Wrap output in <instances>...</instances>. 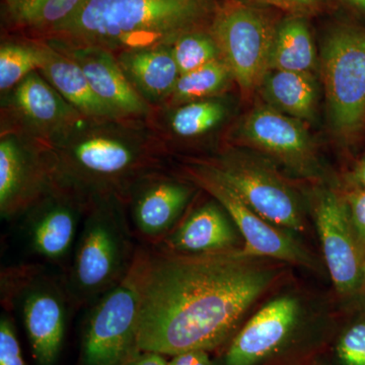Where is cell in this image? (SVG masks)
I'll return each mask as SVG.
<instances>
[{
	"instance_id": "cell-1",
	"label": "cell",
	"mask_w": 365,
	"mask_h": 365,
	"mask_svg": "<svg viewBox=\"0 0 365 365\" xmlns=\"http://www.w3.org/2000/svg\"><path fill=\"white\" fill-rule=\"evenodd\" d=\"M138 348L174 355L222 349L273 287L277 267L242 250L177 254L138 248Z\"/></svg>"
},
{
	"instance_id": "cell-2",
	"label": "cell",
	"mask_w": 365,
	"mask_h": 365,
	"mask_svg": "<svg viewBox=\"0 0 365 365\" xmlns=\"http://www.w3.org/2000/svg\"><path fill=\"white\" fill-rule=\"evenodd\" d=\"M47 148L55 185L88 206L112 197L127 205L134 185L169 157L148 120L124 118H83Z\"/></svg>"
},
{
	"instance_id": "cell-3",
	"label": "cell",
	"mask_w": 365,
	"mask_h": 365,
	"mask_svg": "<svg viewBox=\"0 0 365 365\" xmlns=\"http://www.w3.org/2000/svg\"><path fill=\"white\" fill-rule=\"evenodd\" d=\"M220 0H83L76 14L41 40L102 48L113 54L173 46L210 29Z\"/></svg>"
},
{
	"instance_id": "cell-4",
	"label": "cell",
	"mask_w": 365,
	"mask_h": 365,
	"mask_svg": "<svg viewBox=\"0 0 365 365\" xmlns=\"http://www.w3.org/2000/svg\"><path fill=\"white\" fill-rule=\"evenodd\" d=\"M137 251L126 204L114 197L91 202L63 279L71 304H95L119 284Z\"/></svg>"
},
{
	"instance_id": "cell-5",
	"label": "cell",
	"mask_w": 365,
	"mask_h": 365,
	"mask_svg": "<svg viewBox=\"0 0 365 365\" xmlns=\"http://www.w3.org/2000/svg\"><path fill=\"white\" fill-rule=\"evenodd\" d=\"M331 335L304 321L297 297L282 295L245 322L215 364L309 365L323 354Z\"/></svg>"
},
{
	"instance_id": "cell-6",
	"label": "cell",
	"mask_w": 365,
	"mask_h": 365,
	"mask_svg": "<svg viewBox=\"0 0 365 365\" xmlns=\"http://www.w3.org/2000/svg\"><path fill=\"white\" fill-rule=\"evenodd\" d=\"M333 131L349 139L365 126V32L337 26L327 34L319 58Z\"/></svg>"
},
{
	"instance_id": "cell-7",
	"label": "cell",
	"mask_w": 365,
	"mask_h": 365,
	"mask_svg": "<svg viewBox=\"0 0 365 365\" xmlns=\"http://www.w3.org/2000/svg\"><path fill=\"white\" fill-rule=\"evenodd\" d=\"M2 300L21 311L33 354L40 365L58 356L66 330L67 302L64 281L37 266L6 269L1 274Z\"/></svg>"
},
{
	"instance_id": "cell-8",
	"label": "cell",
	"mask_w": 365,
	"mask_h": 365,
	"mask_svg": "<svg viewBox=\"0 0 365 365\" xmlns=\"http://www.w3.org/2000/svg\"><path fill=\"white\" fill-rule=\"evenodd\" d=\"M278 23L262 7L222 2L210 31L234 81L250 98L269 71Z\"/></svg>"
},
{
	"instance_id": "cell-9",
	"label": "cell",
	"mask_w": 365,
	"mask_h": 365,
	"mask_svg": "<svg viewBox=\"0 0 365 365\" xmlns=\"http://www.w3.org/2000/svg\"><path fill=\"white\" fill-rule=\"evenodd\" d=\"M203 163L262 217L287 232H304L307 220L294 190L263 160L240 151H222Z\"/></svg>"
},
{
	"instance_id": "cell-10",
	"label": "cell",
	"mask_w": 365,
	"mask_h": 365,
	"mask_svg": "<svg viewBox=\"0 0 365 365\" xmlns=\"http://www.w3.org/2000/svg\"><path fill=\"white\" fill-rule=\"evenodd\" d=\"M91 306L83 335V364L126 365L141 352L136 259L128 275Z\"/></svg>"
},
{
	"instance_id": "cell-11",
	"label": "cell",
	"mask_w": 365,
	"mask_h": 365,
	"mask_svg": "<svg viewBox=\"0 0 365 365\" xmlns=\"http://www.w3.org/2000/svg\"><path fill=\"white\" fill-rule=\"evenodd\" d=\"M182 175L206 192L227 210L242 235V251L249 256L316 267L312 255L294 237L254 211L203 163L188 158Z\"/></svg>"
},
{
	"instance_id": "cell-12",
	"label": "cell",
	"mask_w": 365,
	"mask_h": 365,
	"mask_svg": "<svg viewBox=\"0 0 365 365\" xmlns=\"http://www.w3.org/2000/svg\"><path fill=\"white\" fill-rule=\"evenodd\" d=\"M83 118L39 71L1 93L0 134H16L46 148L66 135Z\"/></svg>"
},
{
	"instance_id": "cell-13",
	"label": "cell",
	"mask_w": 365,
	"mask_h": 365,
	"mask_svg": "<svg viewBox=\"0 0 365 365\" xmlns=\"http://www.w3.org/2000/svg\"><path fill=\"white\" fill-rule=\"evenodd\" d=\"M55 186L46 146L16 134H0L2 220L20 217Z\"/></svg>"
},
{
	"instance_id": "cell-14",
	"label": "cell",
	"mask_w": 365,
	"mask_h": 365,
	"mask_svg": "<svg viewBox=\"0 0 365 365\" xmlns=\"http://www.w3.org/2000/svg\"><path fill=\"white\" fill-rule=\"evenodd\" d=\"M165 170L163 168L141 178L127 202L134 235L153 247L179 225L199 189L184 175L177 177Z\"/></svg>"
},
{
	"instance_id": "cell-15",
	"label": "cell",
	"mask_w": 365,
	"mask_h": 365,
	"mask_svg": "<svg viewBox=\"0 0 365 365\" xmlns=\"http://www.w3.org/2000/svg\"><path fill=\"white\" fill-rule=\"evenodd\" d=\"M237 138L275 158L299 176L318 175L316 150L302 121L271 106H257L246 115L237 128Z\"/></svg>"
},
{
	"instance_id": "cell-16",
	"label": "cell",
	"mask_w": 365,
	"mask_h": 365,
	"mask_svg": "<svg viewBox=\"0 0 365 365\" xmlns=\"http://www.w3.org/2000/svg\"><path fill=\"white\" fill-rule=\"evenodd\" d=\"M88 207L71 192L55 186L19 217L30 249L52 263L68 260Z\"/></svg>"
},
{
	"instance_id": "cell-17",
	"label": "cell",
	"mask_w": 365,
	"mask_h": 365,
	"mask_svg": "<svg viewBox=\"0 0 365 365\" xmlns=\"http://www.w3.org/2000/svg\"><path fill=\"white\" fill-rule=\"evenodd\" d=\"M313 212L324 259L336 289L342 295L360 292L364 254L344 201L331 190H322L314 198Z\"/></svg>"
},
{
	"instance_id": "cell-18",
	"label": "cell",
	"mask_w": 365,
	"mask_h": 365,
	"mask_svg": "<svg viewBox=\"0 0 365 365\" xmlns=\"http://www.w3.org/2000/svg\"><path fill=\"white\" fill-rule=\"evenodd\" d=\"M45 42L56 48L81 67L96 95L118 117L150 119L153 108L139 97L132 88L118 63L116 55L102 48L68 45L57 41Z\"/></svg>"
},
{
	"instance_id": "cell-19",
	"label": "cell",
	"mask_w": 365,
	"mask_h": 365,
	"mask_svg": "<svg viewBox=\"0 0 365 365\" xmlns=\"http://www.w3.org/2000/svg\"><path fill=\"white\" fill-rule=\"evenodd\" d=\"M155 248L177 254H213L244 247L230 215L212 198L193 209Z\"/></svg>"
},
{
	"instance_id": "cell-20",
	"label": "cell",
	"mask_w": 365,
	"mask_h": 365,
	"mask_svg": "<svg viewBox=\"0 0 365 365\" xmlns=\"http://www.w3.org/2000/svg\"><path fill=\"white\" fill-rule=\"evenodd\" d=\"M222 97L153 109L148 122L169 155L177 144L199 140L225 123L230 109Z\"/></svg>"
},
{
	"instance_id": "cell-21",
	"label": "cell",
	"mask_w": 365,
	"mask_h": 365,
	"mask_svg": "<svg viewBox=\"0 0 365 365\" xmlns=\"http://www.w3.org/2000/svg\"><path fill=\"white\" fill-rule=\"evenodd\" d=\"M116 57L139 97L153 109L167 103L180 78L172 46L121 52Z\"/></svg>"
},
{
	"instance_id": "cell-22",
	"label": "cell",
	"mask_w": 365,
	"mask_h": 365,
	"mask_svg": "<svg viewBox=\"0 0 365 365\" xmlns=\"http://www.w3.org/2000/svg\"><path fill=\"white\" fill-rule=\"evenodd\" d=\"M42 42L45 48L44 60L39 71L72 107L91 119H121L96 95L81 67L73 60L49 43Z\"/></svg>"
},
{
	"instance_id": "cell-23",
	"label": "cell",
	"mask_w": 365,
	"mask_h": 365,
	"mask_svg": "<svg viewBox=\"0 0 365 365\" xmlns=\"http://www.w3.org/2000/svg\"><path fill=\"white\" fill-rule=\"evenodd\" d=\"M83 1L2 0V20L11 35L41 40L71 20Z\"/></svg>"
},
{
	"instance_id": "cell-24",
	"label": "cell",
	"mask_w": 365,
	"mask_h": 365,
	"mask_svg": "<svg viewBox=\"0 0 365 365\" xmlns=\"http://www.w3.org/2000/svg\"><path fill=\"white\" fill-rule=\"evenodd\" d=\"M260 88L268 105L283 114L300 121L316 116L319 90L313 73L269 71Z\"/></svg>"
},
{
	"instance_id": "cell-25",
	"label": "cell",
	"mask_w": 365,
	"mask_h": 365,
	"mask_svg": "<svg viewBox=\"0 0 365 365\" xmlns=\"http://www.w3.org/2000/svg\"><path fill=\"white\" fill-rule=\"evenodd\" d=\"M319 60L307 18L288 16L278 23L269 71L313 73Z\"/></svg>"
},
{
	"instance_id": "cell-26",
	"label": "cell",
	"mask_w": 365,
	"mask_h": 365,
	"mask_svg": "<svg viewBox=\"0 0 365 365\" xmlns=\"http://www.w3.org/2000/svg\"><path fill=\"white\" fill-rule=\"evenodd\" d=\"M44 43L23 36L2 37L0 44V93L13 90L34 71H40L44 60Z\"/></svg>"
},
{
	"instance_id": "cell-27",
	"label": "cell",
	"mask_w": 365,
	"mask_h": 365,
	"mask_svg": "<svg viewBox=\"0 0 365 365\" xmlns=\"http://www.w3.org/2000/svg\"><path fill=\"white\" fill-rule=\"evenodd\" d=\"M232 81L234 78L225 62L222 59L216 60L196 71L180 76L172 95L163 106L222 97Z\"/></svg>"
},
{
	"instance_id": "cell-28",
	"label": "cell",
	"mask_w": 365,
	"mask_h": 365,
	"mask_svg": "<svg viewBox=\"0 0 365 365\" xmlns=\"http://www.w3.org/2000/svg\"><path fill=\"white\" fill-rule=\"evenodd\" d=\"M172 50L180 76L222 59L220 47L210 29L185 34L174 43Z\"/></svg>"
},
{
	"instance_id": "cell-29",
	"label": "cell",
	"mask_w": 365,
	"mask_h": 365,
	"mask_svg": "<svg viewBox=\"0 0 365 365\" xmlns=\"http://www.w3.org/2000/svg\"><path fill=\"white\" fill-rule=\"evenodd\" d=\"M333 365H365V313L343 327L332 341Z\"/></svg>"
},
{
	"instance_id": "cell-30",
	"label": "cell",
	"mask_w": 365,
	"mask_h": 365,
	"mask_svg": "<svg viewBox=\"0 0 365 365\" xmlns=\"http://www.w3.org/2000/svg\"><path fill=\"white\" fill-rule=\"evenodd\" d=\"M235 1L241 2L262 9H279L288 14V16H302V18H309V16H318L326 11L327 0H235Z\"/></svg>"
},
{
	"instance_id": "cell-31",
	"label": "cell",
	"mask_w": 365,
	"mask_h": 365,
	"mask_svg": "<svg viewBox=\"0 0 365 365\" xmlns=\"http://www.w3.org/2000/svg\"><path fill=\"white\" fill-rule=\"evenodd\" d=\"M0 365H26L13 322L6 316L0 319Z\"/></svg>"
},
{
	"instance_id": "cell-32",
	"label": "cell",
	"mask_w": 365,
	"mask_h": 365,
	"mask_svg": "<svg viewBox=\"0 0 365 365\" xmlns=\"http://www.w3.org/2000/svg\"><path fill=\"white\" fill-rule=\"evenodd\" d=\"M345 204L353 230L365 257V189L354 190L348 196Z\"/></svg>"
},
{
	"instance_id": "cell-33",
	"label": "cell",
	"mask_w": 365,
	"mask_h": 365,
	"mask_svg": "<svg viewBox=\"0 0 365 365\" xmlns=\"http://www.w3.org/2000/svg\"><path fill=\"white\" fill-rule=\"evenodd\" d=\"M168 365H215L205 350H190L174 355Z\"/></svg>"
},
{
	"instance_id": "cell-34",
	"label": "cell",
	"mask_w": 365,
	"mask_h": 365,
	"mask_svg": "<svg viewBox=\"0 0 365 365\" xmlns=\"http://www.w3.org/2000/svg\"><path fill=\"white\" fill-rule=\"evenodd\" d=\"M163 354L153 351H141L126 365H168Z\"/></svg>"
},
{
	"instance_id": "cell-35",
	"label": "cell",
	"mask_w": 365,
	"mask_h": 365,
	"mask_svg": "<svg viewBox=\"0 0 365 365\" xmlns=\"http://www.w3.org/2000/svg\"><path fill=\"white\" fill-rule=\"evenodd\" d=\"M351 180L356 184L357 188L365 189V157L353 170Z\"/></svg>"
},
{
	"instance_id": "cell-36",
	"label": "cell",
	"mask_w": 365,
	"mask_h": 365,
	"mask_svg": "<svg viewBox=\"0 0 365 365\" xmlns=\"http://www.w3.org/2000/svg\"><path fill=\"white\" fill-rule=\"evenodd\" d=\"M341 4L365 18V0H338Z\"/></svg>"
},
{
	"instance_id": "cell-37",
	"label": "cell",
	"mask_w": 365,
	"mask_h": 365,
	"mask_svg": "<svg viewBox=\"0 0 365 365\" xmlns=\"http://www.w3.org/2000/svg\"><path fill=\"white\" fill-rule=\"evenodd\" d=\"M309 365H333L330 360L324 356L323 354L319 355L316 359L313 360Z\"/></svg>"
},
{
	"instance_id": "cell-38",
	"label": "cell",
	"mask_w": 365,
	"mask_h": 365,
	"mask_svg": "<svg viewBox=\"0 0 365 365\" xmlns=\"http://www.w3.org/2000/svg\"><path fill=\"white\" fill-rule=\"evenodd\" d=\"M360 292L365 294V257L364 260V265H362V279L361 287H360Z\"/></svg>"
}]
</instances>
